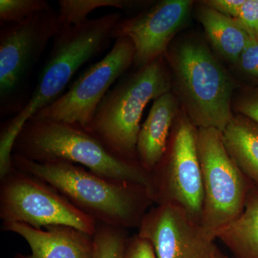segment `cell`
Listing matches in <instances>:
<instances>
[{
	"mask_svg": "<svg viewBox=\"0 0 258 258\" xmlns=\"http://www.w3.org/2000/svg\"><path fill=\"white\" fill-rule=\"evenodd\" d=\"M121 20L119 13H108L75 25H62L52 40L48 58L31 98L23 109L2 125L0 176L13 169V146L25 123L37 112L62 96L78 71L108 48L113 30Z\"/></svg>",
	"mask_w": 258,
	"mask_h": 258,
	"instance_id": "cell-1",
	"label": "cell"
},
{
	"mask_svg": "<svg viewBox=\"0 0 258 258\" xmlns=\"http://www.w3.org/2000/svg\"><path fill=\"white\" fill-rule=\"evenodd\" d=\"M13 167L57 189L97 223L127 229L138 227L154 203L144 185L108 179L66 161L40 163L13 154Z\"/></svg>",
	"mask_w": 258,
	"mask_h": 258,
	"instance_id": "cell-2",
	"label": "cell"
},
{
	"mask_svg": "<svg viewBox=\"0 0 258 258\" xmlns=\"http://www.w3.org/2000/svg\"><path fill=\"white\" fill-rule=\"evenodd\" d=\"M172 88L183 112L197 128L223 132L233 118L235 83L208 45L185 37L167 49Z\"/></svg>",
	"mask_w": 258,
	"mask_h": 258,
	"instance_id": "cell-3",
	"label": "cell"
},
{
	"mask_svg": "<svg viewBox=\"0 0 258 258\" xmlns=\"http://www.w3.org/2000/svg\"><path fill=\"white\" fill-rule=\"evenodd\" d=\"M13 154L36 162L72 163L108 179L144 185L150 190L151 173L140 163L112 154L79 125L30 118L15 140Z\"/></svg>",
	"mask_w": 258,
	"mask_h": 258,
	"instance_id": "cell-4",
	"label": "cell"
},
{
	"mask_svg": "<svg viewBox=\"0 0 258 258\" xmlns=\"http://www.w3.org/2000/svg\"><path fill=\"white\" fill-rule=\"evenodd\" d=\"M172 89V78L164 55L137 69L107 93L85 128L112 154L139 162L137 142L144 108Z\"/></svg>",
	"mask_w": 258,
	"mask_h": 258,
	"instance_id": "cell-5",
	"label": "cell"
},
{
	"mask_svg": "<svg viewBox=\"0 0 258 258\" xmlns=\"http://www.w3.org/2000/svg\"><path fill=\"white\" fill-rule=\"evenodd\" d=\"M197 147L204 189L201 224L216 238L217 232L243 211L250 188L227 152L221 131L198 128Z\"/></svg>",
	"mask_w": 258,
	"mask_h": 258,
	"instance_id": "cell-6",
	"label": "cell"
},
{
	"mask_svg": "<svg viewBox=\"0 0 258 258\" xmlns=\"http://www.w3.org/2000/svg\"><path fill=\"white\" fill-rule=\"evenodd\" d=\"M197 136L198 128L184 112L176 117L165 154L151 171L150 192L157 205H177L201 222L204 189Z\"/></svg>",
	"mask_w": 258,
	"mask_h": 258,
	"instance_id": "cell-7",
	"label": "cell"
},
{
	"mask_svg": "<svg viewBox=\"0 0 258 258\" xmlns=\"http://www.w3.org/2000/svg\"><path fill=\"white\" fill-rule=\"evenodd\" d=\"M0 184V218L37 229L71 226L94 235L98 223L43 180L13 167Z\"/></svg>",
	"mask_w": 258,
	"mask_h": 258,
	"instance_id": "cell-8",
	"label": "cell"
},
{
	"mask_svg": "<svg viewBox=\"0 0 258 258\" xmlns=\"http://www.w3.org/2000/svg\"><path fill=\"white\" fill-rule=\"evenodd\" d=\"M58 10L32 15L20 23L1 25L0 31V102L1 113L11 110L29 75L47 44L60 31Z\"/></svg>",
	"mask_w": 258,
	"mask_h": 258,
	"instance_id": "cell-9",
	"label": "cell"
},
{
	"mask_svg": "<svg viewBox=\"0 0 258 258\" xmlns=\"http://www.w3.org/2000/svg\"><path fill=\"white\" fill-rule=\"evenodd\" d=\"M134 55L131 39H115L111 50L101 60L88 68L66 93L32 118L87 128L107 93L134 64Z\"/></svg>",
	"mask_w": 258,
	"mask_h": 258,
	"instance_id": "cell-10",
	"label": "cell"
},
{
	"mask_svg": "<svg viewBox=\"0 0 258 258\" xmlns=\"http://www.w3.org/2000/svg\"><path fill=\"white\" fill-rule=\"evenodd\" d=\"M137 235L150 242L157 258H215L222 253L201 222L173 204L148 210Z\"/></svg>",
	"mask_w": 258,
	"mask_h": 258,
	"instance_id": "cell-11",
	"label": "cell"
},
{
	"mask_svg": "<svg viewBox=\"0 0 258 258\" xmlns=\"http://www.w3.org/2000/svg\"><path fill=\"white\" fill-rule=\"evenodd\" d=\"M192 1L164 0L133 18L120 20L113 39L127 37L135 49L134 64L139 69L159 58L170 46L176 32L187 21Z\"/></svg>",
	"mask_w": 258,
	"mask_h": 258,
	"instance_id": "cell-12",
	"label": "cell"
},
{
	"mask_svg": "<svg viewBox=\"0 0 258 258\" xmlns=\"http://www.w3.org/2000/svg\"><path fill=\"white\" fill-rule=\"evenodd\" d=\"M3 230L26 241L31 253L15 258H92L93 235L71 226L55 225L37 229L20 222H4Z\"/></svg>",
	"mask_w": 258,
	"mask_h": 258,
	"instance_id": "cell-13",
	"label": "cell"
},
{
	"mask_svg": "<svg viewBox=\"0 0 258 258\" xmlns=\"http://www.w3.org/2000/svg\"><path fill=\"white\" fill-rule=\"evenodd\" d=\"M179 106V102L174 92L164 93L154 100L141 127L137 155L141 165L149 172L155 168L165 154Z\"/></svg>",
	"mask_w": 258,
	"mask_h": 258,
	"instance_id": "cell-14",
	"label": "cell"
},
{
	"mask_svg": "<svg viewBox=\"0 0 258 258\" xmlns=\"http://www.w3.org/2000/svg\"><path fill=\"white\" fill-rule=\"evenodd\" d=\"M198 18L217 52L226 60L237 63L253 37L236 19L225 16L206 5L199 10Z\"/></svg>",
	"mask_w": 258,
	"mask_h": 258,
	"instance_id": "cell-15",
	"label": "cell"
},
{
	"mask_svg": "<svg viewBox=\"0 0 258 258\" xmlns=\"http://www.w3.org/2000/svg\"><path fill=\"white\" fill-rule=\"evenodd\" d=\"M224 144L244 176L258 188V124L237 114L222 132Z\"/></svg>",
	"mask_w": 258,
	"mask_h": 258,
	"instance_id": "cell-16",
	"label": "cell"
},
{
	"mask_svg": "<svg viewBox=\"0 0 258 258\" xmlns=\"http://www.w3.org/2000/svg\"><path fill=\"white\" fill-rule=\"evenodd\" d=\"M235 258H258V188L249 189L243 211L216 235Z\"/></svg>",
	"mask_w": 258,
	"mask_h": 258,
	"instance_id": "cell-17",
	"label": "cell"
},
{
	"mask_svg": "<svg viewBox=\"0 0 258 258\" xmlns=\"http://www.w3.org/2000/svg\"><path fill=\"white\" fill-rule=\"evenodd\" d=\"M58 13L62 25H79L88 20V15L101 8H115L123 10L134 9L148 5V2L125 0H60Z\"/></svg>",
	"mask_w": 258,
	"mask_h": 258,
	"instance_id": "cell-18",
	"label": "cell"
},
{
	"mask_svg": "<svg viewBox=\"0 0 258 258\" xmlns=\"http://www.w3.org/2000/svg\"><path fill=\"white\" fill-rule=\"evenodd\" d=\"M93 237L92 258H123L128 239L125 229L98 223Z\"/></svg>",
	"mask_w": 258,
	"mask_h": 258,
	"instance_id": "cell-19",
	"label": "cell"
},
{
	"mask_svg": "<svg viewBox=\"0 0 258 258\" xmlns=\"http://www.w3.org/2000/svg\"><path fill=\"white\" fill-rule=\"evenodd\" d=\"M52 8L46 0H1V25L20 23L32 15Z\"/></svg>",
	"mask_w": 258,
	"mask_h": 258,
	"instance_id": "cell-20",
	"label": "cell"
},
{
	"mask_svg": "<svg viewBox=\"0 0 258 258\" xmlns=\"http://www.w3.org/2000/svg\"><path fill=\"white\" fill-rule=\"evenodd\" d=\"M258 124V86L245 88L232 103V109Z\"/></svg>",
	"mask_w": 258,
	"mask_h": 258,
	"instance_id": "cell-21",
	"label": "cell"
},
{
	"mask_svg": "<svg viewBox=\"0 0 258 258\" xmlns=\"http://www.w3.org/2000/svg\"><path fill=\"white\" fill-rule=\"evenodd\" d=\"M236 66L249 79L258 82V40L252 38L241 54Z\"/></svg>",
	"mask_w": 258,
	"mask_h": 258,
	"instance_id": "cell-22",
	"label": "cell"
},
{
	"mask_svg": "<svg viewBox=\"0 0 258 258\" xmlns=\"http://www.w3.org/2000/svg\"><path fill=\"white\" fill-rule=\"evenodd\" d=\"M236 20L249 32L251 37H258V0H244Z\"/></svg>",
	"mask_w": 258,
	"mask_h": 258,
	"instance_id": "cell-23",
	"label": "cell"
},
{
	"mask_svg": "<svg viewBox=\"0 0 258 258\" xmlns=\"http://www.w3.org/2000/svg\"><path fill=\"white\" fill-rule=\"evenodd\" d=\"M123 258H157L150 242L136 235L128 237Z\"/></svg>",
	"mask_w": 258,
	"mask_h": 258,
	"instance_id": "cell-24",
	"label": "cell"
},
{
	"mask_svg": "<svg viewBox=\"0 0 258 258\" xmlns=\"http://www.w3.org/2000/svg\"><path fill=\"white\" fill-rule=\"evenodd\" d=\"M203 3L225 16L237 19L244 0H208Z\"/></svg>",
	"mask_w": 258,
	"mask_h": 258,
	"instance_id": "cell-25",
	"label": "cell"
},
{
	"mask_svg": "<svg viewBox=\"0 0 258 258\" xmlns=\"http://www.w3.org/2000/svg\"><path fill=\"white\" fill-rule=\"evenodd\" d=\"M215 258H235V257H227V255H225V254H224L223 253H222L220 254V256H218V257H215Z\"/></svg>",
	"mask_w": 258,
	"mask_h": 258,
	"instance_id": "cell-26",
	"label": "cell"
},
{
	"mask_svg": "<svg viewBox=\"0 0 258 258\" xmlns=\"http://www.w3.org/2000/svg\"><path fill=\"white\" fill-rule=\"evenodd\" d=\"M257 40H258V37H257Z\"/></svg>",
	"mask_w": 258,
	"mask_h": 258,
	"instance_id": "cell-27",
	"label": "cell"
}]
</instances>
